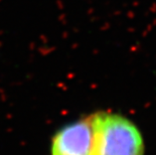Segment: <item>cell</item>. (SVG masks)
<instances>
[{"label": "cell", "mask_w": 156, "mask_h": 155, "mask_svg": "<svg viewBox=\"0 0 156 155\" xmlns=\"http://www.w3.org/2000/svg\"><path fill=\"white\" fill-rule=\"evenodd\" d=\"M90 118L93 129L92 155H143V138L133 122L108 112H99Z\"/></svg>", "instance_id": "1"}, {"label": "cell", "mask_w": 156, "mask_h": 155, "mask_svg": "<svg viewBox=\"0 0 156 155\" xmlns=\"http://www.w3.org/2000/svg\"><path fill=\"white\" fill-rule=\"evenodd\" d=\"M91 118L68 124L56 132L51 146V155H92Z\"/></svg>", "instance_id": "2"}]
</instances>
